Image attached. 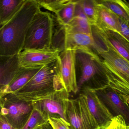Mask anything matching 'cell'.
<instances>
[{"mask_svg":"<svg viewBox=\"0 0 129 129\" xmlns=\"http://www.w3.org/2000/svg\"><path fill=\"white\" fill-rule=\"evenodd\" d=\"M36 0H26L14 16L0 29V56L19 54L35 15L41 10Z\"/></svg>","mask_w":129,"mask_h":129,"instance_id":"6da1fadb","label":"cell"},{"mask_svg":"<svg viewBox=\"0 0 129 129\" xmlns=\"http://www.w3.org/2000/svg\"><path fill=\"white\" fill-rule=\"evenodd\" d=\"M95 43V52L100 57L107 72L111 87L121 94L129 95V61L118 53L92 26Z\"/></svg>","mask_w":129,"mask_h":129,"instance_id":"7a4b0ae2","label":"cell"},{"mask_svg":"<svg viewBox=\"0 0 129 129\" xmlns=\"http://www.w3.org/2000/svg\"><path fill=\"white\" fill-rule=\"evenodd\" d=\"M63 89L65 88L59 74L56 61L43 67L18 91L5 95L19 100L34 102L44 99Z\"/></svg>","mask_w":129,"mask_h":129,"instance_id":"3957f363","label":"cell"},{"mask_svg":"<svg viewBox=\"0 0 129 129\" xmlns=\"http://www.w3.org/2000/svg\"><path fill=\"white\" fill-rule=\"evenodd\" d=\"M75 67L78 90L96 89L108 86L106 71L99 55L91 50H77Z\"/></svg>","mask_w":129,"mask_h":129,"instance_id":"277c9868","label":"cell"},{"mask_svg":"<svg viewBox=\"0 0 129 129\" xmlns=\"http://www.w3.org/2000/svg\"><path fill=\"white\" fill-rule=\"evenodd\" d=\"M54 24V19L50 13L38 12L28 28L23 50L52 48Z\"/></svg>","mask_w":129,"mask_h":129,"instance_id":"5b68a950","label":"cell"},{"mask_svg":"<svg viewBox=\"0 0 129 129\" xmlns=\"http://www.w3.org/2000/svg\"><path fill=\"white\" fill-rule=\"evenodd\" d=\"M66 117L70 129H101L90 112L82 93L76 99L69 100Z\"/></svg>","mask_w":129,"mask_h":129,"instance_id":"8992f818","label":"cell"},{"mask_svg":"<svg viewBox=\"0 0 129 129\" xmlns=\"http://www.w3.org/2000/svg\"><path fill=\"white\" fill-rule=\"evenodd\" d=\"M1 115L16 129H22L34 110L33 102L19 100L4 95L0 96Z\"/></svg>","mask_w":129,"mask_h":129,"instance_id":"52a82bcc","label":"cell"},{"mask_svg":"<svg viewBox=\"0 0 129 129\" xmlns=\"http://www.w3.org/2000/svg\"><path fill=\"white\" fill-rule=\"evenodd\" d=\"M69 99V93L63 89L56 91L44 99L33 102V104L35 108L39 110L48 118H61L68 124L66 112Z\"/></svg>","mask_w":129,"mask_h":129,"instance_id":"ba28073f","label":"cell"},{"mask_svg":"<svg viewBox=\"0 0 129 129\" xmlns=\"http://www.w3.org/2000/svg\"><path fill=\"white\" fill-rule=\"evenodd\" d=\"M76 51L64 50L59 53L56 61L59 74L63 86L70 93H76L78 87L75 67Z\"/></svg>","mask_w":129,"mask_h":129,"instance_id":"9c48e42d","label":"cell"},{"mask_svg":"<svg viewBox=\"0 0 129 129\" xmlns=\"http://www.w3.org/2000/svg\"><path fill=\"white\" fill-rule=\"evenodd\" d=\"M94 90L113 117L121 116L129 126V106L126 95L108 87Z\"/></svg>","mask_w":129,"mask_h":129,"instance_id":"30bf717a","label":"cell"},{"mask_svg":"<svg viewBox=\"0 0 129 129\" xmlns=\"http://www.w3.org/2000/svg\"><path fill=\"white\" fill-rule=\"evenodd\" d=\"M61 51L56 49L24 50L19 54L21 66L26 68H42L57 61Z\"/></svg>","mask_w":129,"mask_h":129,"instance_id":"8fae6325","label":"cell"},{"mask_svg":"<svg viewBox=\"0 0 129 129\" xmlns=\"http://www.w3.org/2000/svg\"><path fill=\"white\" fill-rule=\"evenodd\" d=\"M81 90L86 98L90 112L99 127L101 129L106 128L113 118L111 114L99 98L94 89L84 87Z\"/></svg>","mask_w":129,"mask_h":129,"instance_id":"7c38bea8","label":"cell"},{"mask_svg":"<svg viewBox=\"0 0 129 129\" xmlns=\"http://www.w3.org/2000/svg\"><path fill=\"white\" fill-rule=\"evenodd\" d=\"M0 89L8 86L22 67L19 54L10 56H0Z\"/></svg>","mask_w":129,"mask_h":129,"instance_id":"4fadbf2b","label":"cell"},{"mask_svg":"<svg viewBox=\"0 0 129 129\" xmlns=\"http://www.w3.org/2000/svg\"><path fill=\"white\" fill-rule=\"evenodd\" d=\"M95 45L92 35L70 32L65 29L64 50H91L96 52Z\"/></svg>","mask_w":129,"mask_h":129,"instance_id":"5bb4252c","label":"cell"},{"mask_svg":"<svg viewBox=\"0 0 129 129\" xmlns=\"http://www.w3.org/2000/svg\"><path fill=\"white\" fill-rule=\"evenodd\" d=\"M96 2V19L94 25L100 30H111L119 33L120 18L108 8Z\"/></svg>","mask_w":129,"mask_h":129,"instance_id":"9a60e30c","label":"cell"},{"mask_svg":"<svg viewBox=\"0 0 129 129\" xmlns=\"http://www.w3.org/2000/svg\"><path fill=\"white\" fill-rule=\"evenodd\" d=\"M94 27L102 37L129 61V42L120 33L111 30H102Z\"/></svg>","mask_w":129,"mask_h":129,"instance_id":"2e32d148","label":"cell"},{"mask_svg":"<svg viewBox=\"0 0 129 129\" xmlns=\"http://www.w3.org/2000/svg\"><path fill=\"white\" fill-rule=\"evenodd\" d=\"M42 68H22L12 82L3 89H0V96L13 93L18 91L27 84Z\"/></svg>","mask_w":129,"mask_h":129,"instance_id":"e0dca14e","label":"cell"},{"mask_svg":"<svg viewBox=\"0 0 129 129\" xmlns=\"http://www.w3.org/2000/svg\"><path fill=\"white\" fill-rule=\"evenodd\" d=\"M64 27L66 30L70 32L92 35L91 25L78 3V0L77 1L74 16L71 21Z\"/></svg>","mask_w":129,"mask_h":129,"instance_id":"ac0fdd59","label":"cell"},{"mask_svg":"<svg viewBox=\"0 0 129 129\" xmlns=\"http://www.w3.org/2000/svg\"><path fill=\"white\" fill-rule=\"evenodd\" d=\"M26 0H0V25H4L17 13Z\"/></svg>","mask_w":129,"mask_h":129,"instance_id":"d6986e66","label":"cell"},{"mask_svg":"<svg viewBox=\"0 0 129 129\" xmlns=\"http://www.w3.org/2000/svg\"><path fill=\"white\" fill-rule=\"evenodd\" d=\"M111 10L120 18L129 22V7L124 1L121 0H96Z\"/></svg>","mask_w":129,"mask_h":129,"instance_id":"ffe728a7","label":"cell"},{"mask_svg":"<svg viewBox=\"0 0 129 129\" xmlns=\"http://www.w3.org/2000/svg\"><path fill=\"white\" fill-rule=\"evenodd\" d=\"M77 0H72L55 14L58 23L62 26H67L74 16Z\"/></svg>","mask_w":129,"mask_h":129,"instance_id":"44dd1931","label":"cell"},{"mask_svg":"<svg viewBox=\"0 0 129 129\" xmlns=\"http://www.w3.org/2000/svg\"><path fill=\"white\" fill-rule=\"evenodd\" d=\"M49 118L34 108L31 115L22 129H37L49 123Z\"/></svg>","mask_w":129,"mask_h":129,"instance_id":"7402d4cb","label":"cell"},{"mask_svg":"<svg viewBox=\"0 0 129 129\" xmlns=\"http://www.w3.org/2000/svg\"><path fill=\"white\" fill-rule=\"evenodd\" d=\"M78 2L90 24L95 25L97 13L96 0H78Z\"/></svg>","mask_w":129,"mask_h":129,"instance_id":"603a6c76","label":"cell"},{"mask_svg":"<svg viewBox=\"0 0 129 129\" xmlns=\"http://www.w3.org/2000/svg\"><path fill=\"white\" fill-rule=\"evenodd\" d=\"M72 0H36L41 7L44 8L55 14L64 6L70 3Z\"/></svg>","mask_w":129,"mask_h":129,"instance_id":"cb8c5ba5","label":"cell"},{"mask_svg":"<svg viewBox=\"0 0 129 129\" xmlns=\"http://www.w3.org/2000/svg\"><path fill=\"white\" fill-rule=\"evenodd\" d=\"M105 129H129L123 118L119 115L113 117L109 125Z\"/></svg>","mask_w":129,"mask_h":129,"instance_id":"d4e9b609","label":"cell"},{"mask_svg":"<svg viewBox=\"0 0 129 129\" xmlns=\"http://www.w3.org/2000/svg\"><path fill=\"white\" fill-rule=\"evenodd\" d=\"M49 121L53 129H70L68 124L61 118H50Z\"/></svg>","mask_w":129,"mask_h":129,"instance_id":"484cf974","label":"cell"},{"mask_svg":"<svg viewBox=\"0 0 129 129\" xmlns=\"http://www.w3.org/2000/svg\"><path fill=\"white\" fill-rule=\"evenodd\" d=\"M120 33L129 42V22L120 18Z\"/></svg>","mask_w":129,"mask_h":129,"instance_id":"4316f807","label":"cell"},{"mask_svg":"<svg viewBox=\"0 0 129 129\" xmlns=\"http://www.w3.org/2000/svg\"><path fill=\"white\" fill-rule=\"evenodd\" d=\"M0 129H16L4 117L0 115Z\"/></svg>","mask_w":129,"mask_h":129,"instance_id":"83f0119b","label":"cell"},{"mask_svg":"<svg viewBox=\"0 0 129 129\" xmlns=\"http://www.w3.org/2000/svg\"><path fill=\"white\" fill-rule=\"evenodd\" d=\"M42 129H53L50 124L48 123L45 124L42 126Z\"/></svg>","mask_w":129,"mask_h":129,"instance_id":"f1b7e54d","label":"cell"},{"mask_svg":"<svg viewBox=\"0 0 129 129\" xmlns=\"http://www.w3.org/2000/svg\"><path fill=\"white\" fill-rule=\"evenodd\" d=\"M126 98L127 102L129 106V95H126Z\"/></svg>","mask_w":129,"mask_h":129,"instance_id":"f546056e","label":"cell"},{"mask_svg":"<svg viewBox=\"0 0 129 129\" xmlns=\"http://www.w3.org/2000/svg\"><path fill=\"white\" fill-rule=\"evenodd\" d=\"M124 1L129 7V1Z\"/></svg>","mask_w":129,"mask_h":129,"instance_id":"4dcf8cb0","label":"cell"},{"mask_svg":"<svg viewBox=\"0 0 129 129\" xmlns=\"http://www.w3.org/2000/svg\"><path fill=\"white\" fill-rule=\"evenodd\" d=\"M42 126L41 127H39V128H38L37 129H42Z\"/></svg>","mask_w":129,"mask_h":129,"instance_id":"1f68e13d","label":"cell"},{"mask_svg":"<svg viewBox=\"0 0 129 129\" xmlns=\"http://www.w3.org/2000/svg\"><path fill=\"white\" fill-rule=\"evenodd\" d=\"M103 129V128H102V129Z\"/></svg>","mask_w":129,"mask_h":129,"instance_id":"d6a6232c","label":"cell"},{"mask_svg":"<svg viewBox=\"0 0 129 129\" xmlns=\"http://www.w3.org/2000/svg\"><path fill=\"white\" fill-rule=\"evenodd\" d=\"M128 127H129V126H128Z\"/></svg>","mask_w":129,"mask_h":129,"instance_id":"836d02e7","label":"cell"}]
</instances>
